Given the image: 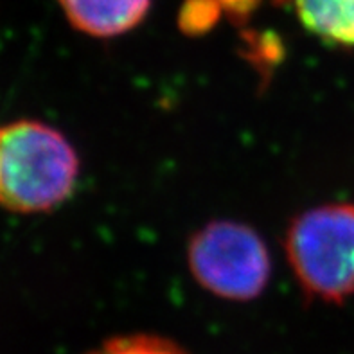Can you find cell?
<instances>
[{
    "instance_id": "8",
    "label": "cell",
    "mask_w": 354,
    "mask_h": 354,
    "mask_svg": "<svg viewBox=\"0 0 354 354\" xmlns=\"http://www.w3.org/2000/svg\"><path fill=\"white\" fill-rule=\"evenodd\" d=\"M259 2L261 0H220V6L234 18H245L257 8Z\"/></svg>"
},
{
    "instance_id": "3",
    "label": "cell",
    "mask_w": 354,
    "mask_h": 354,
    "mask_svg": "<svg viewBox=\"0 0 354 354\" xmlns=\"http://www.w3.org/2000/svg\"><path fill=\"white\" fill-rule=\"evenodd\" d=\"M194 281L227 301H252L268 284L272 261L259 234L238 221L220 220L194 234L187 247Z\"/></svg>"
},
{
    "instance_id": "5",
    "label": "cell",
    "mask_w": 354,
    "mask_h": 354,
    "mask_svg": "<svg viewBox=\"0 0 354 354\" xmlns=\"http://www.w3.org/2000/svg\"><path fill=\"white\" fill-rule=\"evenodd\" d=\"M326 44L354 47V0H275Z\"/></svg>"
},
{
    "instance_id": "2",
    "label": "cell",
    "mask_w": 354,
    "mask_h": 354,
    "mask_svg": "<svg viewBox=\"0 0 354 354\" xmlns=\"http://www.w3.org/2000/svg\"><path fill=\"white\" fill-rule=\"evenodd\" d=\"M286 256L308 295L326 302L354 295V203H326L297 216Z\"/></svg>"
},
{
    "instance_id": "4",
    "label": "cell",
    "mask_w": 354,
    "mask_h": 354,
    "mask_svg": "<svg viewBox=\"0 0 354 354\" xmlns=\"http://www.w3.org/2000/svg\"><path fill=\"white\" fill-rule=\"evenodd\" d=\"M77 31L95 38H113L142 22L151 0H58Z\"/></svg>"
},
{
    "instance_id": "6",
    "label": "cell",
    "mask_w": 354,
    "mask_h": 354,
    "mask_svg": "<svg viewBox=\"0 0 354 354\" xmlns=\"http://www.w3.org/2000/svg\"><path fill=\"white\" fill-rule=\"evenodd\" d=\"M88 354H189L175 342L155 335H126L104 342Z\"/></svg>"
},
{
    "instance_id": "1",
    "label": "cell",
    "mask_w": 354,
    "mask_h": 354,
    "mask_svg": "<svg viewBox=\"0 0 354 354\" xmlns=\"http://www.w3.org/2000/svg\"><path fill=\"white\" fill-rule=\"evenodd\" d=\"M80 158L67 137L40 121L0 128V205L31 214L58 207L72 194Z\"/></svg>"
},
{
    "instance_id": "7",
    "label": "cell",
    "mask_w": 354,
    "mask_h": 354,
    "mask_svg": "<svg viewBox=\"0 0 354 354\" xmlns=\"http://www.w3.org/2000/svg\"><path fill=\"white\" fill-rule=\"evenodd\" d=\"M220 11V0H185L180 13V26L185 31L200 32L218 20Z\"/></svg>"
}]
</instances>
